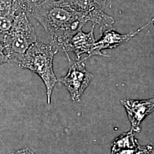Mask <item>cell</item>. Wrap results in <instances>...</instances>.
Segmentation results:
<instances>
[{"instance_id":"1","label":"cell","mask_w":154,"mask_h":154,"mask_svg":"<svg viewBox=\"0 0 154 154\" xmlns=\"http://www.w3.org/2000/svg\"><path fill=\"white\" fill-rule=\"evenodd\" d=\"M62 50L70 39L87 23L79 13L60 0H46L30 13Z\"/></svg>"},{"instance_id":"2","label":"cell","mask_w":154,"mask_h":154,"mask_svg":"<svg viewBox=\"0 0 154 154\" xmlns=\"http://www.w3.org/2000/svg\"><path fill=\"white\" fill-rule=\"evenodd\" d=\"M58 50V47L53 42H37L28 50L17 65L34 72L41 78L46 89L48 105L51 103L53 90L58 82L53 70V59Z\"/></svg>"},{"instance_id":"3","label":"cell","mask_w":154,"mask_h":154,"mask_svg":"<svg viewBox=\"0 0 154 154\" xmlns=\"http://www.w3.org/2000/svg\"><path fill=\"white\" fill-rule=\"evenodd\" d=\"M37 42L36 33L27 13L21 11L17 14L12 27L2 43L10 63L18 65L28 50Z\"/></svg>"},{"instance_id":"4","label":"cell","mask_w":154,"mask_h":154,"mask_svg":"<svg viewBox=\"0 0 154 154\" xmlns=\"http://www.w3.org/2000/svg\"><path fill=\"white\" fill-rule=\"evenodd\" d=\"M69 67L65 76L62 77L59 81L62 83L70 94L74 102H79L81 97L90 83L94 78V75L86 67V58L73 61L68 58Z\"/></svg>"},{"instance_id":"5","label":"cell","mask_w":154,"mask_h":154,"mask_svg":"<svg viewBox=\"0 0 154 154\" xmlns=\"http://www.w3.org/2000/svg\"><path fill=\"white\" fill-rule=\"evenodd\" d=\"M79 13L87 22L98 25L102 33L112 28L114 19L100 9L95 0H60Z\"/></svg>"},{"instance_id":"6","label":"cell","mask_w":154,"mask_h":154,"mask_svg":"<svg viewBox=\"0 0 154 154\" xmlns=\"http://www.w3.org/2000/svg\"><path fill=\"white\" fill-rule=\"evenodd\" d=\"M122 105L126 111L131 131L139 132L141 122L154 111V98L147 99H123Z\"/></svg>"},{"instance_id":"7","label":"cell","mask_w":154,"mask_h":154,"mask_svg":"<svg viewBox=\"0 0 154 154\" xmlns=\"http://www.w3.org/2000/svg\"><path fill=\"white\" fill-rule=\"evenodd\" d=\"M150 22L142 27L137 29L135 31H132L127 34H121L117 32L112 28L108 29L102 33V36L99 40L95 42L93 50L89 56L88 58L91 57L95 55H101L107 57L101 51L103 50L112 49H116L120 45L126 43L129 40L137 35L143 29L146 28Z\"/></svg>"},{"instance_id":"8","label":"cell","mask_w":154,"mask_h":154,"mask_svg":"<svg viewBox=\"0 0 154 154\" xmlns=\"http://www.w3.org/2000/svg\"><path fill=\"white\" fill-rule=\"evenodd\" d=\"M95 26L93 24L88 33H85L80 29L70 39L62 49L66 56L69 55L68 53L73 52L77 57V60H80L82 55L86 54L88 57L85 58L88 59L96 42L94 35Z\"/></svg>"},{"instance_id":"9","label":"cell","mask_w":154,"mask_h":154,"mask_svg":"<svg viewBox=\"0 0 154 154\" xmlns=\"http://www.w3.org/2000/svg\"><path fill=\"white\" fill-rule=\"evenodd\" d=\"M20 11H21L17 5L16 1L10 9L0 11V42H3L6 34L9 33Z\"/></svg>"},{"instance_id":"10","label":"cell","mask_w":154,"mask_h":154,"mask_svg":"<svg viewBox=\"0 0 154 154\" xmlns=\"http://www.w3.org/2000/svg\"><path fill=\"white\" fill-rule=\"evenodd\" d=\"M139 146L132 131L123 133L116 138L112 144L111 151L122 149H135Z\"/></svg>"},{"instance_id":"11","label":"cell","mask_w":154,"mask_h":154,"mask_svg":"<svg viewBox=\"0 0 154 154\" xmlns=\"http://www.w3.org/2000/svg\"><path fill=\"white\" fill-rule=\"evenodd\" d=\"M46 0H16V3L20 9L30 14L33 9L39 4Z\"/></svg>"},{"instance_id":"12","label":"cell","mask_w":154,"mask_h":154,"mask_svg":"<svg viewBox=\"0 0 154 154\" xmlns=\"http://www.w3.org/2000/svg\"><path fill=\"white\" fill-rule=\"evenodd\" d=\"M153 147L151 145H147L144 146H139L132 154H151Z\"/></svg>"},{"instance_id":"13","label":"cell","mask_w":154,"mask_h":154,"mask_svg":"<svg viewBox=\"0 0 154 154\" xmlns=\"http://www.w3.org/2000/svg\"><path fill=\"white\" fill-rule=\"evenodd\" d=\"M6 63H10V62L6 53L4 45L2 42H0V65Z\"/></svg>"},{"instance_id":"14","label":"cell","mask_w":154,"mask_h":154,"mask_svg":"<svg viewBox=\"0 0 154 154\" xmlns=\"http://www.w3.org/2000/svg\"><path fill=\"white\" fill-rule=\"evenodd\" d=\"M16 0H0V11L10 9Z\"/></svg>"},{"instance_id":"15","label":"cell","mask_w":154,"mask_h":154,"mask_svg":"<svg viewBox=\"0 0 154 154\" xmlns=\"http://www.w3.org/2000/svg\"><path fill=\"white\" fill-rule=\"evenodd\" d=\"M135 149H122L111 152V154H132L135 151Z\"/></svg>"},{"instance_id":"16","label":"cell","mask_w":154,"mask_h":154,"mask_svg":"<svg viewBox=\"0 0 154 154\" xmlns=\"http://www.w3.org/2000/svg\"><path fill=\"white\" fill-rule=\"evenodd\" d=\"M13 154H35L30 149H24L16 151Z\"/></svg>"},{"instance_id":"17","label":"cell","mask_w":154,"mask_h":154,"mask_svg":"<svg viewBox=\"0 0 154 154\" xmlns=\"http://www.w3.org/2000/svg\"><path fill=\"white\" fill-rule=\"evenodd\" d=\"M97 4L98 5L101 9L104 11L106 5V2L107 0H95Z\"/></svg>"},{"instance_id":"18","label":"cell","mask_w":154,"mask_h":154,"mask_svg":"<svg viewBox=\"0 0 154 154\" xmlns=\"http://www.w3.org/2000/svg\"></svg>"},{"instance_id":"19","label":"cell","mask_w":154,"mask_h":154,"mask_svg":"<svg viewBox=\"0 0 154 154\" xmlns=\"http://www.w3.org/2000/svg\"></svg>"}]
</instances>
